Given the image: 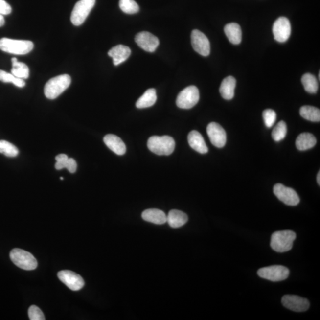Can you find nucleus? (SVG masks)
Wrapping results in <instances>:
<instances>
[{
    "label": "nucleus",
    "mask_w": 320,
    "mask_h": 320,
    "mask_svg": "<svg viewBox=\"0 0 320 320\" xmlns=\"http://www.w3.org/2000/svg\"><path fill=\"white\" fill-rule=\"evenodd\" d=\"M236 87V80L234 77L229 76L222 81L220 92L221 96L226 100H231L234 96V91Z\"/></svg>",
    "instance_id": "nucleus-21"
},
{
    "label": "nucleus",
    "mask_w": 320,
    "mask_h": 320,
    "mask_svg": "<svg viewBox=\"0 0 320 320\" xmlns=\"http://www.w3.org/2000/svg\"><path fill=\"white\" fill-rule=\"evenodd\" d=\"M191 42L193 49L204 57L210 54V46L209 39L206 35L198 30L192 31L191 34Z\"/></svg>",
    "instance_id": "nucleus-10"
},
{
    "label": "nucleus",
    "mask_w": 320,
    "mask_h": 320,
    "mask_svg": "<svg viewBox=\"0 0 320 320\" xmlns=\"http://www.w3.org/2000/svg\"><path fill=\"white\" fill-rule=\"evenodd\" d=\"M274 193L279 200L287 206H296L299 203L300 199L296 190L282 184L274 185Z\"/></svg>",
    "instance_id": "nucleus-9"
},
{
    "label": "nucleus",
    "mask_w": 320,
    "mask_h": 320,
    "mask_svg": "<svg viewBox=\"0 0 320 320\" xmlns=\"http://www.w3.org/2000/svg\"><path fill=\"white\" fill-rule=\"evenodd\" d=\"M71 78L68 74L58 75L49 80L44 88V93L49 99H55L69 88Z\"/></svg>",
    "instance_id": "nucleus-2"
},
{
    "label": "nucleus",
    "mask_w": 320,
    "mask_h": 320,
    "mask_svg": "<svg viewBox=\"0 0 320 320\" xmlns=\"http://www.w3.org/2000/svg\"><path fill=\"white\" fill-rule=\"evenodd\" d=\"M69 159V157L64 154H59L56 157L55 159L57 160V162L55 164L56 169L59 170L66 168L67 162L68 161Z\"/></svg>",
    "instance_id": "nucleus-34"
},
{
    "label": "nucleus",
    "mask_w": 320,
    "mask_h": 320,
    "mask_svg": "<svg viewBox=\"0 0 320 320\" xmlns=\"http://www.w3.org/2000/svg\"><path fill=\"white\" fill-rule=\"evenodd\" d=\"M282 304L286 308L295 312H304L310 308V302L307 299L293 295L283 296Z\"/></svg>",
    "instance_id": "nucleus-12"
},
{
    "label": "nucleus",
    "mask_w": 320,
    "mask_h": 320,
    "mask_svg": "<svg viewBox=\"0 0 320 320\" xmlns=\"http://www.w3.org/2000/svg\"><path fill=\"white\" fill-rule=\"evenodd\" d=\"M147 146L151 152L159 156H169L175 148V141L170 136H153L148 140Z\"/></svg>",
    "instance_id": "nucleus-1"
},
{
    "label": "nucleus",
    "mask_w": 320,
    "mask_h": 320,
    "mask_svg": "<svg viewBox=\"0 0 320 320\" xmlns=\"http://www.w3.org/2000/svg\"><path fill=\"white\" fill-rule=\"evenodd\" d=\"M61 180H63V178H61Z\"/></svg>",
    "instance_id": "nucleus-39"
},
{
    "label": "nucleus",
    "mask_w": 320,
    "mask_h": 320,
    "mask_svg": "<svg viewBox=\"0 0 320 320\" xmlns=\"http://www.w3.org/2000/svg\"><path fill=\"white\" fill-rule=\"evenodd\" d=\"M257 274L263 279L272 282H280L288 278L290 270L285 266L273 265L259 269Z\"/></svg>",
    "instance_id": "nucleus-7"
},
{
    "label": "nucleus",
    "mask_w": 320,
    "mask_h": 320,
    "mask_svg": "<svg viewBox=\"0 0 320 320\" xmlns=\"http://www.w3.org/2000/svg\"><path fill=\"white\" fill-rule=\"evenodd\" d=\"M5 24V20L3 16L0 15V27L3 26Z\"/></svg>",
    "instance_id": "nucleus-37"
},
{
    "label": "nucleus",
    "mask_w": 320,
    "mask_h": 320,
    "mask_svg": "<svg viewBox=\"0 0 320 320\" xmlns=\"http://www.w3.org/2000/svg\"><path fill=\"white\" fill-rule=\"evenodd\" d=\"M119 7L123 12L128 15L137 13L139 10L138 4L134 0H120Z\"/></svg>",
    "instance_id": "nucleus-29"
},
{
    "label": "nucleus",
    "mask_w": 320,
    "mask_h": 320,
    "mask_svg": "<svg viewBox=\"0 0 320 320\" xmlns=\"http://www.w3.org/2000/svg\"><path fill=\"white\" fill-rule=\"evenodd\" d=\"M187 221V215L181 210L176 209L170 210L167 215V223L172 228H180L185 225Z\"/></svg>",
    "instance_id": "nucleus-20"
},
{
    "label": "nucleus",
    "mask_w": 320,
    "mask_h": 320,
    "mask_svg": "<svg viewBox=\"0 0 320 320\" xmlns=\"http://www.w3.org/2000/svg\"><path fill=\"white\" fill-rule=\"evenodd\" d=\"M303 86L306 91L311 94H315L318 91V81L314 75L310 73H306L301 78Z\"/></svg>",
    "instance_id": "nucleus-27"
},
{
    "label": "nucleus",
    "mask_w": 320,
    "mask_h": 320,
    "mask_svg": "<svg viewBox=\"0 0 320 320\" xmlns=\"http://www.w3.org/2000/svg\"><path fill=\"white\" fill-rule=\"evenodd\" d=\"M287 133V126L284 121H280L275 126L272 133V138L276 142L281 141Z\"/></svg>",
    "instance_id": "nucleus-30"
},
{
    "label": "nucleus",
    "mask_w": 320,
    "mask_h": 320,
    "mask_svg": "<svg viewBox=\"0 0 320 320\" xmlns=\"http://www.w3.org/2000/svg\"><path fill=\"white\" fill-rule=\"evenodd\" d=\"M32 42L4 38L0 39V49L11 54L23 55L27 54L33 49Z\"/></svg>",
    "instance_id": "nucleus-4"
},
{
    "label": "nucleus",
    "mask_w": 320,
    "mask_h": 320,
    "mask_svg": "<svg viewBox=\"0 0 320 320\" xmlns=\"http://www.w3.org/2000/svg\"><path fill=\"white\" fill-rule=\"evenodd\" d=\"M291 26L290 21L285 17H280L274 22L273 33L275 40L283 43L290 38Z\"/></svg>",
    "instance_id": "nucleus-11"
},
{
    "label": "nucleus",
    "mask_w": 320,
    "mask_h": 320,
    "mask_svg": "<svg viewBox=\"0 0 320 320\" xmlns=\"http://www.w3.org/2000/svg\"><path fill=\"white\" fill-rule=\"evenodd\" d=\"M103 141L107 147L117 155L122 156L125 154L126 145L119 137L113 134H108L104 137Z\"/></svg>",
    "instance_id": "nucleus-17"
},
{
    "label": "nucleus",
    "mask_w": 320,
    "mask_h": 320,
    "mask_svg": "<svg viewBox=\"0 0 320 320\" xmlns=\"http://www.w3.org/2000/svg\"><path fill=\"white\" fill-rule=\"evenodd\" d=\"M224 32L227 38L232 44L238 45L241 43L242 39V31L239 24L236 23L227 24L224 27Z\"/></svg>",
    "instance_id": "nucleus-22"
},
{
    "label": "nucleus",
    "mask_w": 320,
    "mask_h": 320,
    "mask_svg": "<svg viewBox=\"0 0 320 320\" xmlns=\"http://www.w3.org/2000/svg\"><path fill=\"white\" fill-rule=\"evenodd\" d=\"M28 315L30 320H45L44 314L37 306L32 305L28 310Z\"/></svg>",
    "instance_id": "nucleus-33"
},
{
    "label": "nucleus",
    "mask_w": 320,
    "mask_h": 320,
    "mask_svg": "<svg viewBox=\"0 0 320 320\" xmlns=\"http://www.w3.org/2000/svg\"><path fill=\"white\" fill-rule=\"evenodd\" d=\"M66 168L71 173H74L76 172L77 168V164L74 159L69 158L68 161L67 162Z\"/></svg>",
    "instance_id": "nucleus-36"
},
{
    "label": "nucleus",
    "mask_w": 320,
    "mask_h": 320,
    "mask_svg": "<svg viewBox=\"0 0 320 320\" xmlns=\"http://www.w3.org/2000/svg\"><path fill=\"white\" fill-rule=\"evenodd\" d=\"M95 3V0H80L78 1L71 13L72 23L76 26L82 24L94 7Z\"/></svg>",
    "instance_id": "nucleus-6"
},
{
    "label": "nucleus",
    "mask_w": 320,
    "mask_h": 320,
    "mask_svg": "<svg viewBox=\"0 0 320 320\" xmlns=\"http://www.w3.org/2000/svg\"><path fill=\"white\" fill-rule=\"evenodd\" d=\"M300 115L303 118L311 122H318L320 121V109L316 107L304 106L301 107L299 111Z\"/></svg>",
    "instance_id": "nucleus-26"
},
{
    "label": "nucleus",
    "mask_w": 320,
    "mask_h": 320,
    "mask_svg": "<svg viewBox=\"0 0 320 320\" xmlns=\"http://www.w3.org/2000/svg\"><path fill=\"white\" fill-rule=\"evenodd\" d=\"M0 81L5 83H12L20 88H24L26 86V83L23 79L16 77L12 74H10L3 70H0Z\"/></svg>",
    "instance_id": "nucleus-28"
},
{
    "label": "nucleus",
    "mask_w": 320,
    "mask_h": 320,
    "mask_svg": "<svg viewBox=\"0 0 320 320\" xmlns=\"http://www.w3.org/2000/svg\"><path fill=\"white\" fill-rule=\"evenodd\" d=\"M296 236V232L290 230L274 232L271 237V248L277 252L290 251L293 248Z\"/></svg>",
    "instance_id": "nucleus-3"
},
{
    "label": "nucleus",
    "mask_w": 320,
    "mask_h": 320,
    "mask_svg": "<svg viewBox=\"0 0 320 320\" xmlns=\"http://www.w3.org/2000/svg\"><path fill=\"white\" fill-rule=\"evenodd\" d=\"M0 153L7 157H15L18 155L19 150L12 143L1 140L0 141Z\"/></svg>",
    "instance_id": "nucleus-31"
},
{
    "label": "nucleus",
    "mask_w": 320,
    "mask_h": 320,
    "mask_svg": "<svg viewBox=\"0 0 320 320\" xmlns=\"http://www.w3.org/2000/svg\"><path fill=\"white\" fill-rule=\"evenodd\" d=\"M12 12V8L5 0H0V15H8Z\"/></svg>",
    "instance_id": "nucleus-35"
},
{
    "label": "nucleus",
    "mask_w": 320,
    "mask_h": 320,
    "mask_svg": "<svg viewBox=\"0 0 320 320\" xmlns=\"http://www.w3.org/2000/svg\"><path fill=\"white\" fill-rule=\"evenodd\" d=\"M143 220L149 223L162 225L167 223V215L161 210L158 209H148L142 213Z\"/></svg>",
    "instance_id": "nucleus-19"
},
{
    "label": "nucleus",
    "mask_w": 320,
    "mask_h": 320,
    "mask_svg": "<svg viewBox=\"0 0 320 320\" xmlns=\"http://www.w3.org/2000/svg\"><path fill=\"white\" fill-rule=\"evenodd\" d=\"M263 118L266 127L271 128L276 120V114L272 109H266L263 112Z\"/></svg>",
    "instance_id": "nucleus-32"
},
{
    "label": "nucleus",
    "mask_w": 320,
    "mask_h": 320,
    "mask_svg": "<svg viewBox=\"0 0 320 320\" xmlns=\"http://www.w3.org/2000/svg\"><path fill=\"white\" fill-rule=\"evenodd\" d=\"M157 101L156 91L154 89H150L146 91L144 94L137 100L136 106L138 109L150 108L156 103Z\"/></svg>",
    "instance_id": "nucleus-24"
},
{
    "label": "nucleus",
    "mask_w": 320,
    "mask_h": 320,
    "mask_svg": "<svg viewBox=\"0 0 320 320\" xmlns=\"http://www.w3.org/2000/svg\"><path fill=\"white\" fill-rule=\"evenodd\" d=\"M199 100V91L196 86H190L182 91L176 99L179 108L189 109L194 107Z\"/></svg>",
    "instance_id": "nucleus-8"
},
{
    "label": "nucleus",
    "mask_w": 320,
    "mask_h": 320,
    "mask_svg": "<svg viewBox=\"0 0 320 320\" xmlns=\"http://www.w3.org/2000/svg\"><path fill=\"white\" fill-rule=\"evenodd\" d=\"M59 279L72 291H79L83 288L84 281L80 275L71 271L65 270L59 272Z\"/></svg>",
    "instance_id": "nucleus-14"
},
{
    "label": "nucleus",
    "mask_w": 320,
    "mask_h": 320,
    "mask_svg": "<svg viewBox=\"0 0 320 320\" xmlns=\"http://www.w3.org/2000/svg\"><path fill=\"white\" fill-rule=\"evenodd\" d=\"M317 183H318L319 186L320 185V172L319 171L318 174H317Z\"/></svg>",
    "instance_id": "nucleus-38"
},
{
    "label": "nucleus",
    "mask_w": 320,
    "mask_h": 320,
    "mask_svg": "<svg viewBox=\"0 0 320 320\" xmlns=\"http://www.w3.org/2000/svg\"><path fill=\"white\" fill-rule=\"evenodd\" d=\"M131 53V50L130 47L123 45H118L109 50L108 55L113 59L114 65L117 66L127 60Z\"/></svg>",
    "instance_id": "nucleus-16"
},
{
    "label": "nucleus",
    "mask_w": 320,
    "mask_h": 320,
    "mask_svg": "<svg viewBox=\"0 0 320 320\" xmlns=\"http://www.w3.org/2000/svg\"><path fill=\"white\" fill-rule=\"evenodd\" d=\"M207 134L210 142L216 147L223 148L227 142L226 131L216 122L210 123L207 127Z\"/></svg>",
    "instance_id": "nucleus-13"
},
{
    "label": "nucleus",
    "mask_w": 320,
    "mask_h": 320,
    "mask_svg": "<svg viewBox=\"0 0 320 320\" xmlns=\"http://www.w3.org/2000/svg\"><path fill=\"white\" fill-rule=\"evenodd\" d=\"M188 142L190 147L200 154H206L208 152V148L203 137L196 131H191L188 135Z\"/></svg>",
    "instance_id": "nucleus-18"
},
{
    "label": "nucleus",
    "mask_w": 320,
    "mask_h": 320,
    "mask_svg": "<svg viewBox=\"0 0 320 320\" xmlns=\"http://www.w3.org/2000/svg\"><path fill=\"white\" fill-rule=\"evenodd\" d=\"M10 257L13 263L19 268L26 271L34 270L38 266L37 260L30 252L20 249H14Z\"/></svg>",
    "instance_id": "nucleus-5"
},
{
    "label": "nucleus",
    "mask_w": 320,
    "mask_h": 320,
    "mask_svg": "<svg viewBox=\"0 0 320 320\" xmlns=\"http://www.w3.org/2000/svg\"><path fill=\"white\" fill-rule=\"evenodd\" d=\"M317 139L313 134L304 133L299 135L296 140V147L299 151L310 150L316 145Z\"/></svg>",
    "instance_id": "nucleus-23"
},
{
    "label": "nucleus",
    "mask_w": 320,
    "mask_h": 320,
    "mask_svg": "<svg viewBox=\"0 0 320 320\" xmlns=\"http://www.w3.org/2000/svg\"><path fill=\"white\" fill-rule=\"evenodd\" d=\"M135 41L137 46L148 52H154L159 46V39L148 32L137 33Z\"/></svg>",
    "instance_id": "nucleus-15"
},
{
    "label": "nucleus",
    "mask_w": 320,
    "mask_h": 320,
    "mask_svg": "<svg viewBox=\"0 0 320 320\" xmlns=\"http://www.w3.org/2000/svg\"><path fill=\"white\" fill-rule=\"evenodd\" d=\"M12 69L11 72L15 77L27 79L29 77V69L26 64L19 62L16 58L12 59Z\"/></svg>",
    "instance_id": "nucleus-25"
}]
</instances>
